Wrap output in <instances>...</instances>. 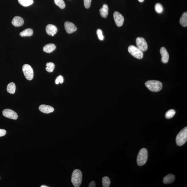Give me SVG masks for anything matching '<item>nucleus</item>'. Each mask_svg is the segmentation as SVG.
Segmentation results:
<instances>
[{
    "label": "nucleus",
    "mask_w": 187,
    "mask_h": 187,
    "mask_svg": "<svg viewBox=\"0 0 187 187\" xmlns=\"http://www.w3.org/2000/svg\"><path fill=\"white\" fill-rule=\"evenodd\" d=\"M145 85L149 90L153 92L160 91L162 88V84L160 81L152 80L147 81Z\"/></svg>",
    "instance_id": "f03ea898"
},
{
    "label": "nucleus",
    "mask_w": 187,
    "mask_h": 187,
    "mask_svg": "<svg viewBox=\"0 0 187 187\" xmlns=\"http://www.w3.org/2000/svg\"><path fill=\"white\" fill-rule=\"evenodd\" d=\"M113 16L115 23L117 26L120 27L123 25L124 18L121 14L117 11H115L114 13Z\"/></svg>",
    "instance_id": "1a4fd4ad"
},
{
    "label": "nucleus",
    "mask_w": 187,
    "mask_h": 187,
    "mask_svg": "<svg viewBox=\"0 0 187 187\" xmlns=\"http://www.w3.org/2000/svg\"><path fill=\"white\" fill-rule=\"evenodd\" d=\"M180 23L184 27L187 26V13L185 12L182 15L180 19Z\"/></svg>",
    "instance_id": "aec40b11"
},
{
    "label": "nucleus",
    "mask_w": 187,
    "mask_h": 187,
    "mask_svg": "<svg viewBox=\"0 0 187 187\" xmlns=\"http://www.w3.org/2000/svg\"><path fill=\"white\" fill-rule=\"evenodd\" d=\"M6 133V131L2 129H0V137L4 136Z\"/></svg>",
    "instance_id": "c756f323"
},
{
    "label": "nucleus",
    "mask_w": 187,
    "mask_h": 187,
    "mask_svg": "<svg viewBox=\"0 0 187 187\" xmlns=\"http://www.w3.org/2000/svg\"><path fill=\"white\" fill-rule=\"evenodd\" d=\"M148 159V151L146 149L143 148L140 150L137 157V163L139 166H142L146 163Z\"/></svg>",
    "instance_id": "20e7f679"
},
{
    "label": "nucleus",
    "mask_w": 187,
    "mask_h": 187,
    "mask_svg": "<svg viewBox=\"0 0 187 187\" xmlns=\"http://www.w3.org/2000/svg\"><path fill=\"white\" fill-rule=\"evenodd\" d=\"M57 28L55 25L52 24H48L46 26V31L49 36H54L57 32Z\"/></svg>",
    "instance_id": "f8f14e48"
},
{
    "label": "nucleus",
    "mask_w": 187,
    "mask_h": 187,
    "mask_svg": "<svg viewBox=\"0 0 187 187\" xmlns=\"http://www.w3.org/2000/svg\"><path fill=\"white\" fill-rule=\"evenodd\" d=\"M103 186V187H109L110 186L111 181L108 177L105 176L102 179Z\"/></svg>",
    "instance_id": "4be33fe9"
},
{
    "label": "nucleus",
    "mask_w": 187,
    "mask_h": 187,
    "mask_svg": "<svg viewBox=\"0 0 187 187\" xmlns=\"http://www.w3.org/2000/svg\"><path fill=\"white\" fill-rule=\"evenodd\" d=\"M92 0H84V4L86 9H89Z\"/></svg>",
    "instance_id": "c85d7f7f"
},
{
    "label": "nucleus",
    "mask_w": 187,
    "mask_h": 187,
    "mask_svg": "<svg viewBox=\"0 0 187 187\" xmlns=\"http://www.w3.org/2000/svg\"><path fill=\"white\" fill-rule=\"evenodd\" d=\"M22 70L26 79L31 80L34 76V72L32 68L28 64H25L23 66Z\"/></svg>",
    "instance_id": "423d86ee"
},
{
    "label": "nucleus",
    "mask_w": 187,
    "mask_h": 187,
    "mask_svg": "<svg viewBox=\"0 0 187 187\" xmlns=\"http://www.w3.org/2000/svg\"><path fill=\"white\" fill-rule=\"evenodd\" d=\"M33 34V31L32 29H27L24 30L19 34L20 36L22 37L32 36Z\"/></svg>",
    "instance_id": "a211bd4d"
},
{
    "label": "nucleus",
    "mask_w": 187,
    "mask_h": 187,
    "mask_svg": "<svg viewBox=\"0 0 187 187\" xmlns=\"http://www.w3.org/2000/svg\"><path fill=\"white\" fill-rule=\"evenodd\" d=\"M54 3L61 9H64L66 5L63 0H54Z\"/></svg>",
    "instance_id": "b1692460"
},
{
    "label": "nucleus",
    "mask_w": 187,
    "mask_h": 187,
    "mask_svg": "<svg viewBox=\"0 0 187 187\" xmlns=\"http://www.w3.org/2000/svg\"><path fill=\"white\" fill-rule=\"evenodd\" d=\"M160 52L162 56V62L164 64L168 63L169 58V56L166 49L165 47H162L160 49Z\"/></svg>",
    "instance_id": "9b49d317"
},
{
    "label": "nucleus",
    "mask_w": 187,
    "mask_h": 187,
    "mask_svg": "<svg viewBox=\"0 0 187 187\" xmlns=\"http://www.w3.org/2000/svg\"><path fill=\"white\" fill-rule=\"evenodd\" d=\"M47 67L46 68V70L48 72H53L55 65L52 62H48L46 64Z\"/></svg>",
    "instance_id": "5701e85b"
},
{
    "label": "nucleus",
    "mask_w": 187,
    "mask_h": 187,
    "mask_svg": "<svg viewBox=\"0 0 187 187\" xmlns=\"http://www.w3.org/2000/svg\"><path fill=\"white\" fill-rule=\"evenodd\" d=\"M136 44L137 47L141 50L145 51L148 49V45L145 40L143 38H137L136 40Z\"/></svg>",
    "instance_id": "0eeeda50"
},
{
    "label": "nucleus",
    "mask_w": 187,
    "mask_h": 187,
    "mask_svg": "<svg viewBox=\"0 0 187 187\" xmlns=\"http://www.w3.org/2000/svg\"><path fill=\"white\" fill-rule=\"evenodd\" d=\"M19 4L24 7L29 6L32 4L34 0H18Z\"/></svg>",
    "instance_id": "412c9836"
},
{
    "label": "nucleus",
    "mask_w": 187,
    "mask_h": 187,
    "mask_svg": "<svg viewBox=\"0 0 187 187\" xmlns=\"http://www.w3.org/2000/svg\"><path fill=\"white\" fill-rule=\"evenodd\" d=\"M64 82L63 77L62 76L60 75L57 77L55 80V83L56 84H59V83L62 84Z\"/></svg>",
    "instance_id": "bb28decb"
},
{
    "label": "nucleus",
    "mask_w": 187,
    "mask_h": 187,
    "mask_svg": "<svg viewBox=\"0 0 187 187\" xmlns=\"http://www.w3.org/2000/svg\"><path fill=\"white\" fill-rule=\"evenodd\" d=\"M155 10L157 13H161L163 12L164 9L162 5L158 3L155 5Z\"/></svg>",
    "instance_id": "a878e982"
},
{
    "label": "nucleus",
    "mask_w": 187,
    "mask_h": 187,
    "mask_svg": "<svg viewBox=\"0 0 187 187\" xmlns=\"http://www.w3.org/2000/svg\"><path fill=\"white\" fill-rule=\"evenodd\" d=\"M55 45L52 44H49L44 46L43 48V51L48 53L53 52L56 49Z\"/></svg>",
    "instance_id": "f3484780"
},
{
    "label": "nucleus",
    "mask_w": 187,
    "mask_h": 187,
    "mask_svg": "<svg viewBox=\"0 0 187 187\" xmlns=\"http://www.w3.org/2000/svg\"><path fill=\"white\" fill-rule=\"evenodd\" d=\"M64 25L66 32L69 34H72L77 30V27L72 22L66 21L64 23Z\"/></svg>",
    "instance_id": "9d476101"
},
{
    "label": "nucleus",
    "mask_w": 187,
    "mask_h": 187,
    "mask_svg": "<svg viewBox=\"0 0 187 187\" xmlns=\"http://www.w3.org/2000/svg\"><path fill=\"white\" fill-rule=\"evenodd\" d=\"M24 23L23 19L19 16H16L13 18L11 23L15 27H19L23 25Z\"/></svg>",
    "instance_id": "ddd939ff"
},
{
    "label": "nucleus",
    "mask_w": 187,
    "mask_h": 187,
    "mask_svg": "<svg viewBox=\"0 0 187 187\" xmlns=\"http://www.w3.org/2000/svg\"><path fill=\"white\" fill-rule=\"evenodd\" d=\"M128 51L131 55L138 59H141L143 57V51L138 47L134 46H130L128 48Z\"/></svg>",
    "instance_id": "39448f33"
},
{
    "label": "nucleus",
    "mask_w": 187,
    "mask_h": 187,
    "mask_svg": "<svg viewBox=\"0 0 187 187\" xmlns=\"http://www.w3.org/2000/svg\"><path fill=\"white\" fill-rule=\"evenodd\" d=\"M109 8L107 5L106 4L103 5V7L100 10V12L101 15L103 17L106 18L108 14Z\"/></svg>",
    "instance_id": "dca6fc26"
},
{
    "label": "nucleus",
    "mask_w": 187,
    "mask_h": 187,
    "mask_svg": "<svg viewBox=\"0 0 187 187\" xmlns=\"http://www.w3.org/2000/svg\"><path fill=\"white\" fill-rule=\"evenodd\" d=\"M175 111L173 110V109H171V110H168V112H167L165 115V117H166L167 119H169L172 118L175 115Z\"/></svg>",
    "instance_id": "393cba45"
},
{
    "label": "nucleus",
    "mask_w": 187,
    "mask_h": 187,
    "mask_svg": "<svg viewBox=\"0 0 187 187\" xmlns=\"http://www.w3.org/2000/svg\"><path fill=\"white\" fill-rule=\"evenodd\" d=\"M41 187H47L48 186H46V185H42L41 186Z\"/></svg>",
    "instance_id": "473e14b6"
},
{
    "label": "nucleus",
    "mask_w": 187,
    "mask_h": 187,
    "mask_svg": "<svg viewBox=\"0 0 187 187\" xmlns=\"http://www.w3.org/2000/svg\"><path fill=\"white\" fill-rule=\"evenodd\" d=\"M3 115L5 117L13 120H16L18 118L17 114L11 109H6L3 110Z\"/></svg>",
    "instance_id": "6e6552de"
},
{
    "label": "nucleus",
    "mask_w": 187,
    "mask_h": 187,
    "mask_svg": "<svg viewBox=\"0 0 187 187\" xmlns=\"http://www.w3.org/2000/svg\"><path fill=\"white\" fill-rule=\"evenodd\" d=\"M7 90L9 93L11 94H14L15 92L16 86L13 82L9 83L7 87Z\"/></svg>",
    "instance_id": "6ab92c4d"
},
{
    "label": "nucleus",
    "mask_w": 187,
    "mask_h": 187,
    "mask_svg": "<svg viewBox=\"0 0 187 187\" xmlns=\"http://www.w3.org/2000/svg\"><path fill=\"white\" fill-rule=\"evenodd\" d=\"M82 172L80 170L76 169L73 172L72 179V181L74 186L75 187H79L82 183Z\"/></svg>",
    "instance_id": "f257e3e1"
},
{
    "label": "nucleus",
    "mask_w": 187,
    "mask_h": 187,
    "mask_svg": "<svg viewBox=\"0 0 187 187\" xmlns=\"http://www.w3.org/2000/svg\"><path fill=\"white\" fill-rule=\"evenodd\" d=\"M97 34L98 36L99 39L101 40H103L104 39V36L102 34V32L101 30L98 29L97 31Z\"/></svg>",
    "instance_id": "cd10ccee"
},
{
    "label": "nucleus",
    "mask_w": 187,
    "mask_h": 187,
    "mask_svg": "<svg viewBox=\"0 0 187 187\" xmlns=\"http://www.w3.org/2000/svg\"><path fill=\"white\" fill-rule=\"evenodd\" d=\"M187 140V127H185L177 135L176 141L177 145L182 146L186 143Z\"/></svg>",
    "instance_id": "7ed1b4c3"
},
{
    "label": "nucleus",
    "mask_w": 187,
    "mask_h": 187,
    "mask_svg": "<svg viewBox=\"0 0 187 187\" xmlns=\"http://www.w3.org/2000/svg\"><path fill=\"white\" fill-rule=\"evenodd\" d=\"M175 180V176L172 174H169L167 175L163 178V182L165 184H169L173 182Z\"/></svg>",
    "instance_id": "2eb2a0df"
},
{
    "label": "nucleus",
    "mask_w": 187,
    "mask_h": 187,
    "mask_svg": "<svg viewBox=\"0 0 187 187\" xmlns=\"http://www.w3.org/2000/svg\"><path fill=\"white\" fill-rule=\"evenodd\" d=\"M95 182L92 181L89 184L88 187H95Z\"/></svg>",
    "instance_id": "7c9ffc66"
},
{
    "label": "nucleus",
    "mask_w": 187,
    "mask_h": 187,
    "mask_svg": "<svg viewBox=\"0 0 187 187\" xmlns=\"http://www.w3.org/2000/svg\"><path fill=\"white\" fill-rule=\"evenodd\" d=\"M138 1L140 2H143L144 0H138Z\"/></svg>",
    "instance_id": "2f4dec72"
},
{
    "label": "nucleus",
    "mask_w": 187,
    "mask_h": 187,
    "mask_svg": "<svg viewBox=\"0 0 187 187\" xmlns=\"http://www.w3.org/2000/svg\"><path fill=\"white\" fill-rule=\"evenodd\" d=\"M39 109L43 113L49 114L53 112L54 109L53 107L49 105H41L39 107Z\"/></svg>",
    "instance_id": "4468645a"
}]
</instances>
